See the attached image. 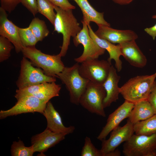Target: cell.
<instances>
[{"label":"cell","instance_id":"cell-1","mask_svg":"<svg viewBox=\"0 0 156 156\" xmlns=\"http://www.w3.org/2000/svg\"><path fill=\"white\" fill-rule=\"evenodd\" d=\"M54 8L56 12L54 31L63 35L62 44L59 54L64 57L68 50L71 37H75L82 29L73 13V10L64 9L54 5Z\"/></svg>","mask_w":156,"mask_h":156},{"label":"cell","instance_id":"cell-2","mask_svg":"<svg viewBox=\"0 0 156 156\" xmlns=\"http://www.w3.org/2000/svg\"><path fill=\"white\" fill-rule=\"evenodd\" d=\"M156 72L150 75L135 76L120 88V94L125 100L134 104L148 100L153 88Z\"/></svg>","mask_w":156,"mask_h":156},{"label":"cell","instance_id":"cell-3","mask_svg":"<svg viewBox=\"0 0 156 156\" xmlns=\"http://www.w3.org/2000/svg\"><path fill=\"white\" fill-rule=\"evenodd\" d=\"M23 56L29 59L33 64L41 68L47 75L57 77L65 66L59 54L50 55L43 53L35 46L24 47L21 51Z\"/></svg>","mask_w":156,"mask_h":156},{"label":"cell","instance_id":"cell-4","mask_svg":"<svg viewBox=\"0 0 156 156\" xmlns=\"http://www.w3.org/2000/svg\"><path fill=\"white\" fill-rule=\"evenodd\" d=\"M79 66L77 62L70 67H65L57 75V78L65 85L69 92L70 102L77 105L79 104L81 96L90 81L80 75Z\"/></svg>","mask_w":156,"mask_h":156},{"label":"cell","instance_id":"cell-5","mask_svg":"<svg viewBox=\"0 0 156 156\" xmlns=\"http://www.w3.org/2000/svg\"><path fill=\"white\" fill-rule=\"evenodd\" d=\"M106 95L103 85L89 81L81 96L79 104L92 113L105 117L103 102Z\"/></svg>","mask_w":156,"mask_h":156},{"label":"cell","instance_id":"cell-6","mask_svg":"<svg viewBox=\"0 0 156 156\" xmlns=\"http://www.w3.org/2000/svg\"><path fill=\"white\" fill-rule=\"evenodd\" d=\"M156 151V133L148 136L133 134L123 146L125 156H155Z\"/></svg>","mask_w":156,"mask_h":156},{"label":"cell","instance_id":"cell-7","mask_svg":"<svg viewBox=\"0 0 156 156\" xmlns=\"http://www.w3.org/2000/svg\"><path fill=\"white\" fill-rule=\"evenodd\" d=\"M25 57L21 61L19 75L16 82L18 89L40 83L56 81L55 77L47 75L40 68L34 67Z\"/></svg>","mask_w":156,"mask_h":156},{"label":"cell","instance_id":"cell-8","mask_svg":"<svg viewBox=\"0 0 156 156\" xmlns=\"http://www.w3.org/2000/svg\"><path fill=\"white\" fill-rule=\"evenodd\" d=\"M79 65V72L84 78L92 82L103 85L109 75L111 63L107 60H89Z\"/></svg>","mask_w":156,"mask_h":156},{"label":"cell","instance_id":"cell-9","mask_svg":"<svg viewBox=\"0 0 156 156\" xmlns=\"http://www.w3.org/2000/svg\"><path fill=\"white\" fill-rule=\"evenodd\" d=\"M81 22L83 24L82 28L73 38V42L75 46L81 44L83 47L82 55L74 59L75 61L79 63L89 60L98 59L99 56L104 54L105 50L99 47L90 37L87 24L82 20Z\"/></svg>","mask_w":156,"mask_h":156},{"label":"cell","instance_id":"cell-10","mask_svg":"<svg viewBox=\"0 0 156 156\" xmlns=\"http://www.w3.org/2000/svg\"><path fill=\"white\" fill-rule=\"evenodd\" d=\"M47 103L33 96H25L17 99L15 104L10 109L0 111V118L27 113L37 112L42 114Z\"/></svg>","mask_w":156,"mask_h":156},{"label":"cell","instance_id":"cell-11","mask_svg":"<svg viewBox=\"0 0 156 156\" xmlns=\"http://www.w3.org/2000/svg\"><path fill=\"white\" fill-rule=\"evenodd\" d=\"M61 88L55 81L44 82L18 89L14 97L17 100L25 96L32 95L47 103L52 98L59 96Z\"/></svg>","mask_w":156,"mask_h":156},{"label":"cell","instance_id":"cell-12","mask_svg":"<svg viewBox=\"0 0 156 156\" xmlns=\"http://www.w3.org/2000/svg\"><path fill=\"white\" fill-rule=\"evenodd\" d=\"M134 133L133 124L128 120L123 126H119L114 129L108 139L101 141L100 150L104 156H109V153L114 151L122 143L128 140Z\"/></svg>","mask_w":156,"mask_h":156},{"label":"cell","instance_id":"cell-13","mask_svg":"<svg viewBox=\"0 0 156 156\" xmlns=\"http://www.w3.org/2000/svg\"><path fill=\"white\" fill-rule=\"evenodd\" d=\"M134 104L125 100V102L109 116L107 122L97 137L102 141L105 139L109 133L119 126L125 118H128L133 108Z\"/></svg>","mask_w":156,"mask_h":156},{"label":"cell","instance_id":"cell-14","mask_svg":"<svg viewBox=\"0 0 156 156\" xmlns=\"http://www.w3.org/2000/svg\"><path fill=\"white\" fill-rule=\"evenodd\" d=\"M7 12L0 7V35L8 39L14 45L17 53L21 52L24 47L20 38L18 27L8 18Z\"/></svg>","mask_w":156,"mask_h":156},{"label":"cell","instance_id":"cell-15","mask_svg":"<svg viewBox=\"0 0 156 156\" xmlns=\"http://www.w3.org/2000/svg\"><path fill=\"white\" fill-rule=\"evenodd\" d=\"M98 29L94 32L99 38L106 40L113 44L121 43L124 41L135 40L138 36L131 30H118L107 25H98Z\"/></svg>","mask_w":156,"mask_h":156},{"label":"cell","instance_id":"cell-16","mask_svg":"<svg viewBox=\"0 0 156 156\" xmlns=\"http://www.w3.org/2000/svg\"><path fill=\"white\" fill-rule=\"evenodd\" d=\"M66 135L65 134L52 132L46 128L42 133L31 137V145L35 152L43 153L64 140Z\"/></svg>","mask_w":156,"mask_h":156},{"label":"cell","instance_id":"cell-17","mask_svg":"<svg viewBox=\"0 0 156 156\" xmlns=\"http://www.w3.org/2000/svg\"><path fill=\"white\" fill-rule=\"evenodd\" d=\"M119 44L120 46L122 55L130 65L138 68H142L146 65L147 62L146 57L135 40L125 41Z\"/></svg>","mask_w":156,"mask_h":156},{"label":"cell","instance_id":"cell-18","mask_svg":"<svg viewBox=\"0 0 156 156\" xmlns=\"http://www.w3.org/2000/svg\"><path fill=\"white\" fill-rule=\"evenodd\" d=\"M42 114L47 119L46 128L52 132L66 135L72 133L75 129L73 126L66 127L64 125L60 114L51 101H49L47 103Z\"/></svg>","mask_w":156,"mask_h":156},{"label":"cell","instance_id":"cell-19","mask_svg":"<svg viewBox=\"0 0 156 156\" xmlns=\"http://www.w3.org/2000/svg\"><path fill=\"white\" fill-rule=\"evenodd\" d=\"M120 77L116 72V69L112 65L108 76L103 84L106 95L103 102L104 108L110 106L111 104L118 99L120 88L118 83Z\"/></svg>","mask_w":156,"mask_h":156},{"label":"cell","instance_id":"cell-20","mask_svg":"<svg viewBox=\"0 0 156 156\" xmlns=\"http://www.w3.org/2000/svg\"><path fill=\"white\" fill-rule=\"evenodd\" d=\"M88 26L90 37L99 47L107 51L109 54V57L107 60L111 63L112 60H114L115 62L116 70L118 72H120L122 69V62L120 59V57L122 55V54L119 44L115 45L106 40L99 38L95 34L90 25Z\"/></svg>","mask_w":156,"mask_h":156},{"label":"cell","instance_id":"cell-21","mask_svg":"<svg viewBox=\"0 0 156 156\" xmlns=\"http://www.w3.org/2000/svg\"><path fill=\"white\" fill-rule=\"evenodd\" d=\"M79 7L83 15L82 21L88 25L92 22L97 25H103L110 26V24L105 20L104 13L97 11L90 5L88 0H74Z\"/></svg>","mask_w":156,"mask_h":156},{"label":"cell","instance_id":"cell-22","mask_svg":"<svg viewBox=\"0 0 156 156\" xmlns=\"http://www.w3.org/2000/svg\"><path fill=\"white\" fill-rule=\"evenodd\" d=\"M155 114L153 109L148 100L134 104L128 120L133 124L147 119Z\"/></svg>","mask_w":156,"mask_h":156},{"label":"cell","instance_id":"cell-23","mask_svg":"<svg viewBox=\"0 0 156 156\" xmlns=\"http://www.w3.org/2000/svg\"><path fill=\"white\" fill-rule=\"evenodd\" d=\"M133 129L137 135L148 136L156 133V114L133 124Z\"/></svg>","mask_w":156,"mask_h":156},{"label":"cell","instance_id":"cell-24","mask_svg":"<svg viewBox=\"0 0 156 156\" xmlns=\"http://www.w3.org/2000/svg\"><path fill=\"white\" fill-rule=\"evenodd\" d=\"M38 42L42 41L49 34L45 22L37 17L32 19L29 26Z\"/></svg>","mask_w":156,"mask_h":156},{"label":"cell","instance_id":"cell-25","mask_svg":"<svg viewBox=\"0 0 156 156\" xmlns=\"http://www.w3.org/2000/svg\"><path fill=\"white\" fill-rule=\"evenodd\" d=\"M38 12L45 16L54 25L56 13L54 5L49 0H37Z\"/></svg>","mask_w":156,"mask_h":156},{"label":"cell","instance_id":"cell-26","mask_svg":"<svg viewBox=\"0 0 156 156\" xmlns=\"http://www.w3.org/2000/svg\"><path fill=\"white\" fill-rule=\"evenodd\" d=\"M10 151L12 156H32L35 153L32 145L29 147L26 146L21 140L13 142Z\"/></svg>","mask_w":156,"mask_h":156},{"label":"cell","instance_id":"cell-27","mask_svg":"<svg viewBox=\"0 0 156 156\" xmlns=\"http://www.w3.org/2000/svg\"><path fill=\"white\" fill-rule=\"evenodd\" d=\"M19 34L23 47L35 46L38 42L30 27L21 28L18 27Z\"/></svg>","mask_w":156,"mask_h":156},{"label":"cell","instance_id":"cell-28","mask_svg":"<svg viewBox=\"0 0 156 156\" xmlns=\"http://www.w3.org/2000/svg\"><path fill=\"white\" fill-rule=\"evenodd\" d=\"M14 45L8 39L0 36V62H2L8 59L11 56Z\"/></svg>","mask_w":156,"mask_h":156},{"label":"cell","instance_id":"cell-29","mask_svg":"<svg viewBox=\"0 0 156 156\" xmlns=\"http://www.w3.org/2000/svg\"><path fill=\"white\" fill-rule=\"evenodd\" d=\"M81 156H104L100 150H98L94 145L90 138L85 137L84 143L81 152Z\"/></svg>","mask_w":156,"mask_h":156},{"label":"cell","instance_id":"cell-30","mask_svg":"<svg viewBox=\"0 0 156 156\" xmlns=\"http://www.w3.org/2000/svg\"><path fill=\"white\" fill-rule=\"evenodd\" d=\"M1 7L11 13L21 3V0H0Z\"/></svg>","mask_w":156,"mask_h":156},{"label":"cell","instance_id":"cell-31","mask_svg":"<svg viewBox=\"0 0 156 156\" xmlns=\"http://www.w3.org/2000/svg\"><path fill=\"white\" fill-rule=\"evenodd\" d=\"M21 3L35 16L38 13L37 0H21Z\"/></svg>","mask_w":156,"mask_h":156},{"label":"cell","instance_id":"cell-32","mask_svg":"<svg viewBox=\"0 0 156 156\" xmlns=\"http://www.w3.org/2000/svg\"><path fill=\"white\" fill-rule=\"evenodd\" d=\"M54 5L66 10H73L75 7L68 0H49Z\"/></svg>","mask_w":156,"mask_h":156},{"label":"cell","instance_id":"cell-33","mask_svg":"<svg viewBox=\"0 0 156 156\" xmlns=\"http://www.w3.org/2000/svg\"><path fill=\"white\" fill-rule=\"evenodd\" d=\"M152 105L155 114H156V82L155 81L153 89L148 99Z\"/></svg>","mask_w":156,"mask_h":156},{"label":"cell","instance_id":"cell-34","mask_svg":"<svg viewBox=\"0 0 156 156\" xmlns=\"http://www.w3.org/2000/svg\"><path fill=\"white\" fill-rule=\"evenodd\" d=\"M144 31L154 40L156 37V23L153 26L144 29Z\"/></svg>","mask_w":156,"mask_h":156},{"label":"cell","instance_id":"cell-35","mask_svg":"<svg viewBox=\"0 0 156 156\" xmlns=\"http://www.w3.org/2000/svg\"><path fill=\"white\" fill-rule=\"evenodd\" d=\"M114 3L121 5H127L131 2L133 0H112Z\"/></svg>","mask_w":156,"mask_h":156},{"label":"cell","instance_id":"cell-36","mask_svg":"<svg viewBox=\"0 0 156 156\" xmlns=\"http://www.w3.org/2000/svg\"><path fill=\"white\" fill-rule=\"evenodd\" d=\"M152 18H156V15L153 16H152Z\"/></svg>","mask_w":156,"mask_h":156}]
</instances>
